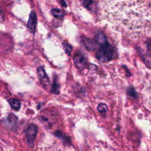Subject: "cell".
Segmentation results:
<instances>
[{
  "instance_id": "cell-1",
  "label": "cell",
  "mask_w": 151,
  "mask_h": 151,
  "mask_svg": "<svg viewBox=\"0 0 151 151\" xmlns=\"http://www.w3.org/2000/svg\"><path fill=\"white\" fill-rule=\"evenodd\" d=\"M103 18L119 31L140 30L149 18L150 1H101Z\"/></svg>"
},
{
  "instance_id": "cell-2",
  "label": "cell",
  "mask_w": 151,
  "mask_h": 151,
  "mask_svg": "<svg viewBox=\"0 0 151 151\" xmlns=\"http://www.w3.org/2000/svg\"><path fill=\"white\" fill-rule=\"evenodd\" d=\"M113 48L109 43L100 45L96 53L97 58L102 62L110 61L113 57Z\"/></svg>"
},
{
  "instance_id": "cell-3",
  "label": "cell",
  "mask_w": 151,
  "mask_h": 151,
  "mask_svg": "<svg viewBox=\"0 0 151 151\" xmlns=\"http://www.w3.org/2000/svg\"><path fill=\"white\" fill-rule=\"evenodd\" d=\"M38 132V127L34 124H30L25 130L26 137L28 143L29 145H32L36 138Z\"/></svg>"
},
{
  "instance_id": "cell-4",
  "label": "cell",
  "mask_w": 151,
  "mask_h": 151,
  "mask_svg": "<svg viewBox=\"0 0 151 151\" xmlns=\"http://www.w3.org/2000/svg\"><path fill=\"white\" fill-rule=\"evenodd\" d=\"M73 61L76 66L79 70H83L85 68L86 61L83 54L81 52H77L73 57Z\"/></svg>"
},
{
  "instance_id": "cell-5",
  "label": "cell",
  "mask_w": 151,
  "mask_h": 151,
  "mask_svg": "<svg viewBox=\"0 0 151 151\" xmlns=\"http://www.w3.org/2000/svg\"><path fill=\"white\" fill-rule=\"evenodd\" d=\"M37 17L34 11H32L29 17L27 24V28L31 33H34L37 26Z\"/></svg>"
},
{
  "instance_id": "cell-6",
  "label": "cell",
  "mask_w": 151,
  "mask_h": 151,
  "mask_svg": "<svg viewBox=\"0 0 151 151\" xmlns=\"http://www.w3.org/2000/svg\"><path fill=\"white\" fill-rule=\"evenodd\" d=\"M37 75H38V78L40 80V81L42 82V83L44 85H47V84L48 85L50 83L49 78L45 73L44 68L40 66L38 67Z\"/></svg>"
},
{
  "instance_id": "cell-7",
  "label": "cell",
  "mask_w": 151,
  "mask_h": 151,
  "mask_svg": "<svg viewBox=\"0 0 151 151\" xmlns=\"http://www.w3.org/2000/svg\"><path fill=\"white\" fill-rule=\"evenodd\" d=\"M94 41L97 42L98 44L100 45H104L107 43H108L107 40L105 35L102 33V32H98L95 35V38H94Z\"/></svg>"
},
{
  "instance_id": "cell-8",
  "label": "cell",
  "mask_w": 151,
  "mask_h": 151,
  "mask_svg": "<svg viewBox=\"0 0 151 151\" xmlns=\"http://www.w3.org/2000/svg\"><path fill=\"white\" fill-rule=\"evenodd\" d=\"M6 122H8V126L12 129H15L17 124V118L15 116V115L9 114L6 119Z\"/></svg>"
},
{
  "instance_id": "cell-9",
  "label": "cell",
  "mask_w": 151,
  "mask_h": 151,
  "mask_svg": "<svg viewBox=\"0 0 151 151\" xmlns=\"http://www.w3.org/2000/svg\"><path fill=\"white\" fill-rule=\"evenodd\" d=\"M82 43L85 46V47L90 51H93L95 47V41L94 42L90 39L87 38H84L82 40Z\"/></svg>"
},
{
  "instance_id": "cell-10",
  "label": "cell",
  "mask_w": 151,
  "mask_h": 151,
  "mask_svg": "<svg viewBox=\"0 0 151 151\" xmlns=\"http://www.w3.org/2000/svg\"><path fill=\"white\" fill-rule=\"evenodd\" d=\"M10 106L15 110H18L21 107V103L20 101L15 99H10L8 100Z\"/></svg>"
},
{
  "instance_id": "cell-11",
  "label": "cell",
  "mask_w": 151,
  "mask_h": 151,
  "mask_svg": "<svg viewBox=\"0 0 151 151\" xmlns=\"http://www.w3.org/2000/svg\"><path fill=\"white\" fill-rule=\"evenodd\" d=\"M54 135L60 138V139H61L62 140H63L64 142H65L67 143H70L71 142V140H70V138L69 137H67L66 136H64L63 134L62 133V132L60 130H57L54 132Z\"/></svg>"
},
{
  "instance_id": "cell-12",
  "label": "cell",
  "mask_w": 151,
  "mask_h": 151,
  "mask_svg": "<svg viewBox=\"0 0 151 151\" xmlns=\"http://www.w3.org/2000/svg\"><path fill=\"white\" fill-rule=\"evenodd\" d=\"M60 84L58 83V80L57 79H54L53 84H52V92L53 93L58 94L60 93Z\"/></svg>"
},
{
  "instance_id": "cell-13",
  "label": "cell",
  "mask_w": 151,
  "mask_h": 151,
  "mask_svg": "<svg viewBox=\"0 0 151 151\" xmlns=\"http://www.w3.org/2000/svg\"><path fill=\"white\" fill-rule=\"evenodd\" d=\"M97 110L103 115H105L106 113H107L108 109H107V106L104 104V103H100L99 104V106H97Z\"/></svg>"
},
{
  "instance_id": "cell-14",
  "label": "cell",
  "mask_w": 151,
  "mask_h": 151,
  "mask_svg": "<svg viewBox=\"0 0 151 151\" xmlns=\"http://www.w3.org/2000/svg\"><path fill=\"white\" fill-rule=\"evenodd\" d=\"M51 12L53 16L57 19H61L63 17V14L60 9H53L51 10Z\"/></svg>"
},
{
  "instance_id": "cell-15",
  "label": "cell",
  "mask_w": 151,
  "mask_h": 151,
  "mask_svg": "<svg viewBox=\"0 0 151 151\" xmlns=\"http://www.w3.org/2000/svg\"><path fill=\"white\" fill-rule=\"evenodd\" d=\"M127 92L130 96H131L133 98H135V99H136L137 97V93L133 87H130L128 88Z\"/></svg>"
},
{
  "instance_id": "cell-16",
  "label": "cell",
  "mask_w": 151,
  "mask_h": 151,
  "mask_svg": "<svg viewBox=\"0 0 151 151\" xmlns=\"http://www.w3.org/2000/svg\"><path fill=\"white\" fill-rule=\"evenodd\" d=\"M63 45H64V48L65 52H66L68 55H70V53H71V51H72V47H71V45L69 44L67 42H64V44H63Z\"/></svg>"
},
{
  "instance_id": "cell-17",
  "label": "cell",
  "mask_w": 151,
  "mask_h": 151,
  "mask_svg": "<svg viewBox=\"0 0 151 151\" xmlns=\"http://www.w3.org/2000/svg\"><path fill=\"white\" fill-rule=\"evenodd\" d=\"M4 20V14L0 6V22H3Z\"/></svg>"
}]
</instances>
